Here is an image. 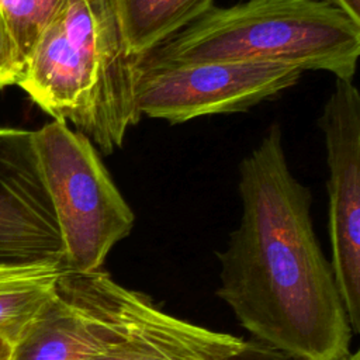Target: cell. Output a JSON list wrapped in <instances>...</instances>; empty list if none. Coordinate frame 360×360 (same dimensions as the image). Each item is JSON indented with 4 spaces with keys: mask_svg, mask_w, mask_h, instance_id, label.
Instances as JSON below:
<instances>
[{
    "mask_svg": "<svg viewBox=\"0 0 360 360\" xmlns=\"http://www.w3.org/2000/svg\"><path fill=\"white\" fill-rule=\"evenodd\" d=\"M239 194L217 294L255 340L294 360H343L353 330L312 226L309 188L291 173L277 124L242 159Z\"/></svg>",
    "mask_w": 360,
    "mask_h": 360,
    "instance_id": "6da1fadb",
    "label": "cell"
},
{
    "mask_svg": "<svg viewBox=\"0 0 360 360\" xmlns=\"http://www.w3.org/2000/svg\"><path fill=\"white\" fill-rule=\"evenodd\" d=\"M135 60L114 0H62L17 86L53 120L70 122L98 152L111 155L141 118Z\"/></svg>",
    "mask_w": 360,
    "mask_h": 360,
    "instance_id": "7a4b0ae2",
    "label": "cell"
},
{
    "mask_svg": "<svg viewBox=\"0 0 360 360\" xmlns=\"http://www.w3.org/2000/svg\"><path fill=\"white\" fill-rule=\"evenodd\" d=\"M142 56L285 65L353 80L360 24L325 0H246L229 7L212 6Z\"/></svg>",
    "mask_w": 360,
    "mask_h": 360,
    "instance_id": "3957f363",
    "label": "cell"
},
{
    "mask_svg": "<svg viewBox=\"0 0 360 360\" xmlns=\"http://www.w3.org/2000/svg\"><path fill=\"white\" fill-rule=\"evenodd\" d=\"M35 149L65 249V270L97 271L135 215L96 146L66 122L34 131Z\"/></svg>",
    "mask_w": 360,
    "mask_h": 360,
    "instance_id": "277c9868",
    "label": "cell"
},
{
    "mask_svg": "<svg viewBox=\"0 0 360 360\" xmlns=\"http://www.w3.org/2000/svg\"><path fill=\"white\" fill-rule=\"evenodd\" d=\"M302 70L273 63L167 62L136 58L134 98L139 115L181 124L239 112L297 84Z\"/></svg>",
    "mask_w": 360,
    "mask_h": 360,
    "instance_id": "5b68a950",
    "label": "cell"
},
{
    "mask_svg": "<svg viewBox=\"0 0 360 360\" xmlns=\"http://www.w3.org/2000/svg\"><path fill=\"white\" fill-rule=\"evenodd\" d=\"M145 300L103 270H63L11 360H87L122 335Z\"/></svg>",
    "mask_w": 360,
    "mask_h": 360,
    "instance_id": "8992f818",
    "label": "cell"
},
{
    "mask_svg": "<svg viewBox=\"0 0 360 360\" xmlns=\"http://www.w3.org/2000/svg\"><path fill=\"white\" fill-rule=\"evenodd\" d=\"M329 169L332 271L353 332L360 330V93L336 79L318 121Z\"/></svg>",
    "mask_w": 360,
    "mask_h": 360,
    "instance_id": "52a82bcc",
    "label": "cell"
},
{
    "mask_svg": "<svg viewBox=\"0 0 360 360\" xmlns=\"http://www.w3.org/2000/svg\"><path fill=\"white\" fill-rule=\"evenodd\" d=\"M58 264L65 249L34 131L0 127V266Z\"/></svg>",
    "mask_w": 360,
    "mask_h": 360,
    "instance_id": "ba28073f",
    "label": "cell"
},
{
    "mask_svg": "<svg viewBox=\"0 0 360 360\" xmlns=\"http://www.w3.org/2000/svg\"><path fill=\"white\" fill-rule=\"evenodd\" d=\"M243 342L167 315L146 298L122 335L87 360H229Z\"/></svg>",
    "mask_w": 360,
    "mask_h": 360,
    "instance_id": "9c48e42d",
    "label": "cell"
},
{
    "mask_svg": "<svg viewBox=\"0 0 360 360\" xmlns=\"http://www.w3.org/2000/svg\"><path fill=\"white\" fill-rule=\"evenodd\" d=\"M215 0H114L128 52L139 58L202 17Z\"/></svg>",
    "mask_w": 360,
    "mask_h": 360,
    "instance_id": "30bf717a",
    "label": "cell"
},
{
    "mask_svg": "<svg viewBox=\"0 0 360 360\" xmlns=\"http://www.w3.org/2000/svg\"><path fill=\"white\" fill-rule=\"evenodd\" d=\"M63 269L58 264H35L0 278V338L13 346L55 294Z\"/></svg>",
    "mask_w": 360,
    "mask_h": 360,
    "instance_id": "8fae6325",
    "label": "cell"
},
{
    "mask_svg": "<svg viewBox=\"0 0 360 360\" xmlns=\"http://www.w3.org/2000/svg\"><path fill=\"white\" fill-rule=\"evenodd\" d=\"M62 0H0V15L25 66L39 35ZM24 70V69H22Z\"/></svg>",
    "mask_w": 360,
    "mask_h": 360,
    "instance_id": "7c38bea8",
    "label": "cell"
},
{
    "mask_svg": "<svg viewBox=\"0 0 360 360\" xmlns=\"http://www.w3.org/2000/svg\"><path fill=\"white\" fill-rule=\"evenodd\" d=\"M22 69L17 46L0 15V89L17 84Z\"/></svg>",
    "mask_w": 360,
    "mask_h": 360,
    "instance_id": "4fadbf2b",
    "label": "cell"
},
{
    "mask_svg": "<svg viewBox=\"0 0 360 360\" xmlns=\"http://www.w3.org/2000/svg\"><path fill=\"white\" fill-rule=\"evenodd\" d=\"M229 360H294V359L257 340H245L240 349L236 353H233Z\"/></svg>",
    "mask_w": 360,
    "mask_h": 360,
    "instance_id": "5bb4252c",
    "label": "cell"
},
{
    "mask_svg": "<svg viewBox=\"0 0 360 360\" xmlns=\"http://www.w3.org/2000/svg\"><path fill=\"white\" fill-rule=\"evenodd\" d=\"M325 1L342 10L354 22L360 24V0H325Z\"/></svg>",
    "mask_w": 360,
    "mask_h": 360,
    "instance_id": "9a60e30c",
    "label": "cell"
},
{
    "mask_svg": "<svg viewBox=\"0 0 360 360\" xmlns=\"http://www.w3.org/2000/svg\"><path fill=\"white\" fill-rule=\"evenodd\" d=\"M31 266H34V264H28V266H0V278L15 276V274L27 270Z\"/></svg>",
    "mask_w": 360,
    "mask_h": 360,
    "instance_id": "2e32d148",
    "label": "cell"
},
{
    "mask_svg": "<svg viewBox=\"0 0 360 360\" xmlns=\"http://www.w3.org/2000/svg\"><path fill=\"white\" fill-rule=\"evenodd\" d=\"M13 357V345L0 338V360H11Z\"/></svg>",
    "mask_w": 360,
    "mask_h": 360,
    "instance_id": "e0dca14e",
    "label": "cell"
},
{
    "mask_svg": "<svg viewBox=\"0 0 360 360\" xmlns=\"http://www.w3.org/2000/svg\"><path fill=\"white\" fill-rule=\"evenodd\" d=\"M343 360H360V352L356 350L353 353H349Z\"/></svg>",
    "mask_w": 360,
    "mask_h": 360,
    "instance_id": "ac0fdd59",
    "label": "cell"
}]
</instances>
